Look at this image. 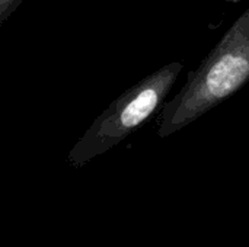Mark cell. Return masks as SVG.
Returning a JSON list of instances; mask_svg holds the SVG:
<instances>
[{"label": "cell", "mask_w": 249, "mask_h": 247, "mask_svg": "<svg viewBox=\"0 0 249 247\" xmlns=\"http://www.w3.org/2000/svg\"><path fill=\"white\" fill-rule=\"evenodd\" d=\"M249 82V7L187 74V82L159 115L158 134L169 137L193 124Z\"/></svg>", "instance_id": "1"}, {"label": "cell", "mask_w": 249, "mask_h": 247, "mask_svg": "<svg viewBox=\"0 0 249 247\" xmlns=\"http://www.w3.org/2000/svg\"><path fill=\"white\" fill-rule=\"evenodd\" d=\"M225 1H232V3H239V1H242V0H225Z\"/></svg>", "instance_id": "4"}, {"label": "cell", "mask_w": 249, "mask_h": 247, "mask_svg": "<svg viewBox=\"0 0 249 247\" xmlns=\"http://www.w3.org/2000/svg\"><path fill=\"white\" fill-rule=\"evenodd\" d=\"M184 64L172 61L147 74L117 98L86 130L69 153V162L80 167L137 131L165 105Z\"/></svg>", "instance_id": "2"}, {"label": "cell", "mask_w": 249, "mask_h": 247, "mask_svg": "<svg viewBox=\"0 0 249 247\" xmlns=\"http://www.w3.org/2000/svg\"><path fill=\"white\" fill-rule=\"evenodd\" d=\"M23 1L25 0H0V26L6 23Z\"/></svg>", "instance_id": "3"}]
</instances>
